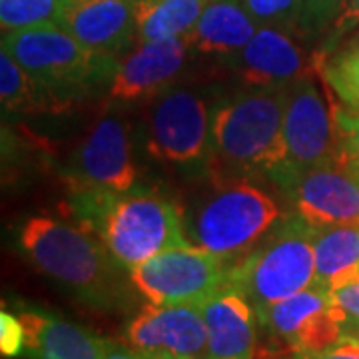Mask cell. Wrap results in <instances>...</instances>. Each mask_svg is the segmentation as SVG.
Here are the masks:
<instances>
[{
  "mask_svg": "<svg viewBox=\"0 0 359 359\" xmlns=\"http://www.w3.org/2000/svg\"><path fill=\"white\" fill-rule=\"evenodd\" d=\"M18 244L40 271L90 306L108 309L118 304L122 266L88 230L36 216L20 228Z\"/></svg>",
  "mask_w": 359,
  "mask_h": 359,
  "instance_id": "6da1fadb",
  "label": "cell"
},
{
  "mask_svg": "<svg viewBox=\"0 0 359 359\" xmlns=\"http://www.w3.org/2000/svg\"><path fill=\"white\" fill-rule=\"evenodd\" d=\"M285 86L252 88L212 116V160L226 174L273 176L285 160Z\"/></svg>",
  "mask_w": 359,
  "mask_h": 359,
  "instance_id": "7a4b0ae2",
  "label": "cell"
},
{
  "mask_svg": "<svg viewBox=\"0 0 359 359\" xmlns=\"http://www.w3.org/2000/svg\"><path fill=\"white\" fill-rule=\"evenodd\" d=\"M2 50L34 78L56 110L104 78H114L120 62L112 54L84 46L60 25L2 32Z\"/></svg>",
  "mask_w": 359,
  "mask_h": 359,
  "instance_id": "3957f363",
  "label": "cell"
},
{
  "mask_svg": "<svg viewBox=\"0 0 359 359\" xmlns=\"http://www.w3.org/2000/svg\"><path fill=\"white\" fill-rule=\"evenodd\" d=\"M316 228L299 214L280 224L266 244L256 245L228 268L226 287L242 294L259 316L269 306L316 283Z\"/></svg>",
  "mask_w": 359,
  "mask_h": 359,
  "instance_id": "277c9868",
  "label": "cell"
},
{
  "mask_svg": "<svg viewBox=\"0 0 359 359\" xmlns=\"http://www.w3.org/2000/svg\"><path fill=\"white\" fill-rule=\"evenodd\" d=\"M278 219L282 212L268 194L236 182L205 198L184 224L190 244L230 262L252 252Z\"/></svg>",
  "mask_w": 359,
  "mask_h": 359,
  "instance_id": "5b68a950",
  "label": "cell"
},
{
  "mask_svg": "<svg viewBox=\"0 0 359 359\" xmlns=\"http://www.w3.org/2000/svg\"><path fill=\"white\" fill-rule=\"evenodd\" d=\"M98 233L124 269H134L166 250L192 245L178 205L154 192L118 194Z\"/></svg>",
  "mask_w": 359,
  "mask_h": 359,
  "instance_id": "8992f818",
  "label": "cell"
},
{
  "mask_svg": "<svg viewBox=\"0 0 359 359\" xmlns=\"http://www.w3.org/2000/svg\"><path fill=\"white\" fill-rule=\"evenodd\" d=\"M228 262L196 245L166 250L130 269V282L156 306H196L226 287Z\"/></svg>",
  "mask_w": 359,
  "mask_h": 359,
  "instance_id": "52a82bcc",
  "label": "cell"
},
{
  "mask_svg": "<svg viewBox=\"0 0 359 359\" xmlns=\"http://www.w3.org/2000/svg\"><path fill=\"white\" fill-rule=\"evenodd\" d=\"M148 152L174 166H198L212 160V118L200 94L168 88L146 114Z\"/></svg>",
  "mask_w": 359,
  "mask_h": 359,
  "instance_id": "ba28073f",
  "label": "cell"
},
{
  "mask_svg": "<svg viewBox=\"0 0 359 359\" xmlns=\"http://www.w3.org/2000/svg\"><path fill=\"white\" fill-rule=\"evenodd\" d=\"M285 160L271 176L283 190L302 172L318 166L335 154L332 108L311 74L297 78L285 86L283 108Z\"/></svg>",
  "mask_w": 359,
  "mask_h": 359,
  "instance_id": "9c48e42d",
  "label": "cell"
},
{
  "mask_svg": "<svg viewBox=\"0 0 359 359\" xmlns=\"http://www.w3.org/2000/svg\"><path fill=\"white\" fill-rule=\"evenodd\" d=\"M70 188L74 192L126 194L138 180L132 158L126 122L116 116L100 118L78 146L70 164Z\"/></svg>",
  "mask_w": 359,
  "mask_h": 359,
  "instance_id": "30bf717a",
  "label": "cell"
},
{
  "mask_svg": "<svg viewBox=\"0 0 359 359\" xmlns=\"http://www.w3.org/2000/svg\"><path fill=\"white\" fill-rule=\"evenodd\" d=\"M285 192L313 228L359 226V174L335 154L302 172Z\"/></svg>",
  "mask_w": 359,
  "mask_h": 359,
  "instance_id": "8fae6325",
  "label": "cell"
},
{
  "mask_svg": "<svg viewBox=\"0 0 359 359\" xmlns=\"http://www.w3.org/2000/svg\"><path fill=\"white\" fill-rule=\"evenodd\" d=\"M128 344L154 359H186L208 355V330L196 306L150 304L130 321Z\"/></svg>",
  "mask_w": 359,
  "mask_h": 359,
  "instance_id": "7c38bea8",
  "label": "cell"
},
{
  "mask_svg": "<svg viewBox=\"0 0 359 359\" xmlns=\"http://www.w3.org/2000/svg\"><path fill=\"white\" fill-rule=\"evenodd\" d=\"M190 50L192 46L186 36L138 42V46L118 62L110 96L120 102L156 98L172 88V82L188 62Z\"/></svg>",
  "mask_w": 359,
  "mask_h": 359,
  "instance_id": "4fadbf2b",
  "label": "cell"
},
{
  "mask_svg": "<svg viewBox=\"0 0 359 359\" xmlns=\"http://www.w3.org/2000/svg\"><path fill=\"white\" fill-rule=\"evenodd\" d=\"M134 4L136 0H70L58 25L94 52L116 56L136 40Z\"/></svg>",
  "mask_w": 359,
  "mask_h": 359,
  "instance_id": "5bb4252c",
  "label": "cell"
},
{
  "mask_svg": "<svg viewBox=\"0 0 359 359\" xmlns=\"http://www.w3.org/2000/svg\"><path fill=\"white\" fill-rule=\"evenodd\" d=\"M236 58V68L250 88L287 86L309 74L304 50L290 36V30L278 26H259Z\"/></svg>",
  "mask_w": 359,
  "mask_h": 359,
  "instance_id": "9a60e30c",
  "label": "cell"
},
{
  "mask_svg": "<svg viewBox=\"0 0 359 359\" xmlns=\"http://www.w3.org/2000/svg\"><path fill=\"white\" fill-rule=\"evenodd\" d=\"M208 330V355L219 359H254L256 309L244 295L219 290L200 306Z\"/></svg>",
  "mask_w": 359,
  "mask_h": 359,
  "instance_id": "2e32d148",
  "label": "cell"
},
{
  "mask_svg": "<svg viewBox=\"0 0 359 359\" xmlns=\"http://www.w3.org/2000/svg\"><path fill=\"white\" fill-rule=\"evenodd\" d=\"M25 353L28 359H104L108 341L84 327L39 309H22Z\"/></svg>",
  "mask_w": 359,
  "mask_h": 359,
  "instance_id": "e0dca14e",
  "label": "cell"
},
{
  "mask_svg": "<svg viewBox=\"0 0 359 359\" xmlns=\"http://www.w3.org/2000/svg\"><path fill=\"white\" fill-rule=\"evenodd\" d=\"M256 20L231 0H208L204 13L186 40L192 50L216 56H238L257 32Z\"/></svg>",
  "mask_w": 359,
  "mask_h": 359,
  "instance_id": "ac0fdd59",
  "label": "cell"
},
{
  "mask_svg": "<svg viewBox=\"0 0 359 359\" xmlns=\"http://www.w3.org/2000/svg\"><path fill=\"white\" fill-rule=\"evenodd\" d=\"M208 0H136V42L188 36Z\"/></svg>",
  "mask_w": 359,
  "mask_h": 359,
  "instance_id": "d6986e66",
  "label": "cell"
},
{
  "mask_svg": "<svg viewBox=\"0 0 359 359\" xmlns=\"http://www.w3.org/2000/svg\"><path fill=\"white\" fill-rule=\"evenodd\" d=\"M311 65L339 104L359 110V32L339 42L330 54H313Z\"/></svg>",
  "mask_w": 359,
  "mask_h": 359,
  "instance_id": "ffe728a7",
  "label": "cell"
},
{
  "mask_svg": "<svg viewBox=\"0 0 359 359\" xmlns=\"http://www.w3.org/2000/svg\"><path fill=\"white\" fill-rule=\"evenodd\" d=\"M332 304H334V292H330L320 283H313L304 292L285 297L282 302L269 306L268 309H264L257 316V320L268 327L269 334L282 339L283 344H290V339L304 325V321H308L313 313Z\"/></svg>",
  "mask_w": 359,
  "mask_h": 359,
  "instance_id": "44dd1931",
  "label": "cell"
},
{
  "mask_svg": "<svg viewBox=\"0 0 359 359\" xmlns=\"http://www.w3.org/2000/svg\"><path fill=\"white\" fill-rule=\"evenodd\" d=\"M316 283L327 287L341 271L359 264V226L316 228Z\"/></svg>",
  "mask_w": 359,
  "mask_h": 359,
  "instance_id": "7402d4cb",
  "label": "cell"
},
{
  "mask_svg": "<svg viewBox=\"0 0 359 359\" xmlns=\"http://www.w3.org/2000/svg\"><path fill=\"white\" fill-rule=\"evenodd\" d=\"M0 100L11 112L56 110L48 94L6 50L0 52Z\"/></svg>",
  "mask_w": 359,
  "mask_h": 359,
  "instance_id": "603a6c76",
  "label": "cell"
},
{
  "mask_svg": "<svg viewBox=\"0 0 359 359\" xmlns=\"http://www.w3.org/2000/svg\"><path fill=\"white\" fill-rule=\"evenodd\" d=\"M70 0H0L2 32L58 25V18Z\"/></svg>",
  "mask_w": 359,
  "mask_h": 359,
  "instance_id": "cb8c5ba5",
  "label": "cell"
},
{
  "mask_svg": "<svg viewBox=\"0 0 359 359\" xmlns=\"http://www.w3.org/2000/svg\"><path fill=\"white\" fill-rule=\"evenodd\" d=\"M240 4L259 26L295 30L306 0H231Z\"/></svg>",
  "mask_w": 359,
  "mask_h": 359,
  "instance_id": "d4e9b609",
  "label": "cell"
},
{
  "mask_svg": "<svg viewBox=\"0 0 359 359\" xmlns=\"http://www.w3.org/2000/svg\"><path fill=\"white\" fill-rule=\"evenodd\" d=\"M335 134V156L359 174V110L332 104Z\"/></svg>",
  "mask_w": 359,
  "mask_h": 359,
  "instance_id": "484cf974",
  "label": "cell"
},
{
  "mask_svg": "<svg viewBox=\"0 0 359 359\" xmlns=\"http://www.w3.org/2000/svg\"><path fill=\"white\" fill-rule=\"evenodd\" d=\"M341 4L344 0H306L297 30L306 36H313V34H321L323 30H330Z\"/></svg>",
  "mask_w": 359,
  "mask_h": 359,
  "instance_id": "4316f807",
  "label": "cell"
},
{
  "mask_svg": "<svg viewBox=\"0 0 359 359\" xmlns=\"http://www.w3.org/2000/svg\"><path fill=\"white\" fill-rule=\"evenodd\" d=\"M359 28V0H344L339 13L334 18V22L327 30V36L323 40L321 48L316 52V56H323L334 50L339 42H344L347 39L349 32L358 30Z\"/></svg>",
  "mask_w": 359,
  "mask_h": 359,
  "instance_id": "83f0119b",
  "label": "cell"
},
{
  "mask_svg": "<svg viewBox=\"0 0 359 359\" xmlns=\"http://www.w3.org/2000/svg\"><path fill=\"white\" fill-rule=\"evenodd\" d=\"M25 325L11 311H0V351L4 358H20L25 353Z\"/></svg>",
  "mask_w": 359,
  "mask_h": 359,
  "instance_id": "f1b7e54d",
  "label": "cell"
},
{
  "mask_svg": "<svg viewBox=\"0 0 359 359\" xmlns=\"http://www.w3.org/2000/svg\"><path fill=\"white\" fill-rule=\"evenodd\" d=\"M334 299L335 304L349 316L351 323L359 325V282L334 292Z\"/></svg>",
  "mask_w": 359,
  "mask_h": 359,
  "instance_id": "f546056e",
  "label": "cell"
},
{
  "mask_svg": "<svg viewBox=\"0 0 359 359\" xmlns=\"http://www.w3.org/2000/svg\"><path fill=\"white\" fill-rule=\"evenodd\" d=\"M309 359H359V339H355V337L346 339L344 344L335 346L334 349Z\"/></svg>",
  "mask_w": 359,
  "mask_h": 359,
  "instance_id": "4dcf8cb0",
  "label": "cell"
},
{
  "mask_svg": "<svg viewBox=\"0 0 359 359\" xmlns=\"http://www.w3.org/2000/svg\"><path fill=\"white\" fill-rule=\"evenodd\" d=\"M104 359H140V355H138V351L132 349V347L118 346L114 341H108V349H106Z\"/></svg>",
  "mask_w": 359,
  "mask_h": 359,
  "instance_id": "1f68e13d",
  "label": "cell"
},
{
  "mask_svg": "<svg viewBox=\"0 0 359 359\" xmlns=\"http://www.w3.org/2000/svg\"><path fill=\"white\" fill-rule=\"evenodd\" d=\"M140 355V359H154V358H148V355H142V353H138ZM186 359H219V358H212V355H198V358H186Z\"/></svg>",
  "mask_w": 359,
  "mask_h": 359,
  "instance_id": "d6a6232c",
  "label": "cell"
},
{
  "mask_svg": "<svg viewBox=\"0 0 359 359\" xmlns=\"http://www.w3.org/2000/svg\"><path fill=\"white\" fill-rule=\"evenodd\" d=\"M358 339H359V325H358Z\"/></svg>",
  "mask_w": 359,
  "mask_h": 359,
  "instance_id": "836d02e7",
  "label": "cell"
},
{
  "mask_svg": "<svg viewBox=\"0 0 359 359\" xmlns=\"http://www.w3.org/2000/svg\"><path fill=\"white\" fill-rule=\"evenodd\" d=\"M302 359H309V358H302Z\"/></svg>",
  "mask_w": 359,
  "mask_h": 359,
  "instance_id": "e575fe53",
  "label": "cell"
}]
</instances>
